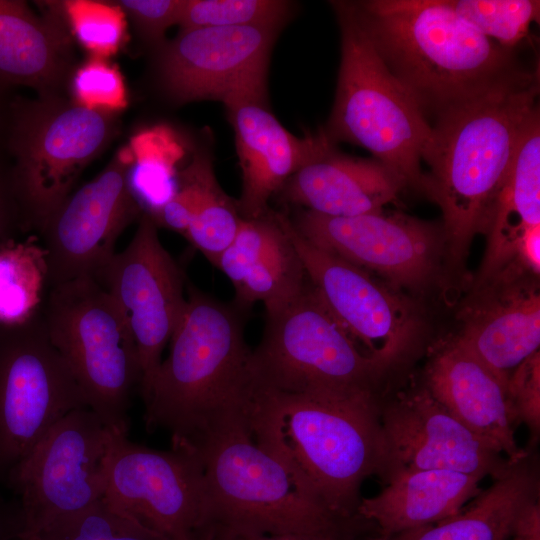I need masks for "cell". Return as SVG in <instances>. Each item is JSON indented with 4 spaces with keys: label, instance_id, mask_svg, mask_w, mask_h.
Returning a JSON list of instances; mask_svg holds the SVG:
<instances>
[{
    "label": "cell",
    "instance_id": "43",
    "mask_svg": "<svg viewBox=\"0 0 540 540\" xmlns=\"http://www.w3.org/2000/svg\"><path fill=\"white\" fill-rule=\"evenodd\" d=\"M20 540H39L36 535H22L19 536Z\"/></svg>",
    "mask_w": 540,
    "mask_h": 540
},
{
    "label": "cell",
    "instance_id": "11",
    "mask_svg": "<svg viewBox=\"0 0 540 540\" xmlns=\"http://www.w3.org/2000/svg\"><path fill=\"white\" fill-rule=\"evenodd\" d=\"M112 431L88 407L58 420L17 465L6 486L19 496L22 526L33 535L104 495V465Z\"/></svg>",
    "mask_w": 540,
    "mask_h": 540
},
{
    "label": "cell",
    "instance_id": "18",
    "mask_svg": "<svg viewBox=\"0 0 540 540\" xmlns=\"http://www.w3.org/2000/svg\"><path fill=\"white\" fill-rule=\"evenodd\" d=\"M380 421L391 470H451L484 479L497 477L511 464L449 413L425 386L380 408Z\"/></svg>",
    "mask_w": 540,
    "mask_h": 540
},
{
    "label": "cell",
    "instance_id": "24",
    "mask_svg": "<svg viewBox=\"0 0 540 540\" xmlns=\"http://www.w3.org/2000/svg\"><path fill=\"white\" fill-rule=\"evenodd\" d=\"M540 225V113L537 105L520 132L512 161L489 221L485 256L474 286L481 285L514 259L525 229Z\"/></svg>",
    "mask_w": 540,
    "mask_h": 540
},
{
    "label": "cell",
    "instance_id": "38",
    "mask_svg": "<svg viewBox=\"0 0 540 540\" xmlns=\"http://www.w3.org/2000/svg\"><path fill=\"white\" fill-rule=\"evenodd\" d=\"M185 0H121L122 10L148 39L159 41L167 28L179 24Z\"/></svg>",
    "mask_w": 540,
    "mask_h": 540
},
{
    "label": "cell",
    "instance_id": "40",
    "mask_svg": "<svg viewBox=\"0 0 540 540\" xmlns=\"http://www.w3.org/2000/svg\"><path fill=\"white\" fill-rule=\"evenodd\" d=\"M209 540H344L341 532H323L308 534L251 535L236 534L217 529H206L199 533Z\"/></svg>",
    "mask_w": 540,
    "mask_h": 540
},
{
    "label": "cell",
    "instance_id": "32",
    "mask_svg": "<svg viewBox=\"0 0 540 540\" xmlns=\"http://www.w3.org/2000/svg\"><path fill=\"white\" fill-rule=\"evenodd\" d=\"M56 3L66 28L93 57L106 59L124 44L125 12L116 2L68 0Z\"/></svg>",
    "mask_w": 540,
    "mask_h": 540
},
{
    "label": "cell",
    "instance_id": "44",
    "mask_svg": "<svg viewBox=\"0 0 540 540\" xmlns=\"http://www.w3.org/2000/svg\"><path fill=\"white\" fill-rule=\"evenodd\" d=\"M195 540H209L205 535H198Z\"/></svg>",
    "mask_w": 540,
    "mask_h": 540
},
{
    "label": "cell",
    "instance_id": "25",
    "mask_svg": "<svg viewBox=\"0 0 540 540\" xmlns=\"http://www.w3.org/2000/svg\"><path fill=\"white\" fill-rule=\"evenodd\" d=\"M55 7L42 17L24 1L0 0L1 87L24 85L42 92L63 76L70 40Z\"/></svg>",
    "mask_w": 540,
    "mask_h": 540
},
{
    "label": "cell",
    "instance_id": "42",
    "mask_svg": "<svg viewBox=\"0 0 540 540\" xmlns=\"http://www.w3.org/2000/svg\"><path fill=\"white\" fill-rule=\"evenodd\" d=\"M3 87L0 86V145L4 144L5 130H6V121H7V111L8 103H5L2 98Z\"/></svg>",
    "mask_w": 540,
    "mask_h": 540
},
{
    "label": "cell",
    "instance_id": "29",
    "mask_svg": "<svg viewBox=\"0 0 540 540\" xmlns=\"http://www.w3.org/2000/svg\"><path fill=\"white\" fill-rule=\"evenodd\" d=\"M282 229L279 236L252 257L242 281L235 288V302L245 309L258 301L265 307L281 302L307 283L303 264Z\"/></svg>",
    "mask_w": 540,
    "mask_h": 540
},
{
    "label": "cell",
    "instance_id": "3",
    "mask_svg": "<svg viewBox=\"0 0 540 540\" xmlns=\"http://www.w3.org/2000/svg\"><path fill=\"white\" fill-rule=\"evenodd\" d=\"M539 83L498 91L435 119L422 153L423 193L441 209L445 255L461 264L483 233L536 102Z\"/></svg>",
    "mask_w": 540,
    "mask_h": 540
},
{
    "label": "cell",
    "instance_id": "21",
    "mask_svg": "<svg viewBox=\"0 0 540 540\" xmlns=\"http://www.w3.org/2000/svg\"><path fill=\"white\" fill-rule=\"evenodd\" d=\"M226 108L242 171L238 211L244 219L258 218L269 211V199L286 181L332 142L323 130L293 135L261 102L241 101Z\"/></svg>",
    "mask_w": 540,
    "mask_h": 540
},
{
    "label": "cell",
    "instance_id": "28",
    "mask_svg": "<svg viewBox=\"0 0 540 540\" xmlns=\"http://www.w3.org/2000/svg\"><path fill=\"white\" fill-rule=\"evenodd\" d=\"M132 163L128 180L132 193L149 211L163 205L175 192L176 164L184 148L171 128L157 125L136 133L130 141Z\"/></svg>",
    "mask_w": 540,
    "mask_h": 540
},
{
    "label": "cell",
    "instance_id": "35",
    "mask_svg": "<svg viewBox=\"0 0 540 540\" xmlns=\"http://www.w3.org/2000/svg\"><path fill=\"white\" fill-rule=\"evenodd\" d=\"M216 181L208 157L196 155L177 180L174 194L159 208L148 213L155 224L181 233L187 231L209 187Z\"/></svg>",
    "mask_w": 540,
    "mask_h": 540
},
{
    "label": "cell",
    "instance_id": "33",
    "mask_svg": "<svg viewBox=\"0 0 540 540\" xmlns=\"http://www.w3.org/2000/svg\"><path fill=\"white\" fill-rule=\"evenodd\" d=\"M291 4L280 0H185L181 30L200 27L263 26L278 29Z\"/></svg>",
    "mask_w": 540,
    "mask_h": 540
},
{
    "label": "cell",
    "instance_id": "20",
    "mask_svg": "<svg viewBox=\"0 0 540 540\" xmlns=\"http://www.w3.org/2000/svg\"><path fill=\"white\" fill-rule=\"evenodd\" d=\"M425 387L449 413L509 463L527 453L516 442L507 383L458 338L446 343L426 368Z\"/></svg>",
    "mask_w": 540,
    "mask_h": 540
},
{
    "label": "cell",
    "instance_id": "30",
    "mask_svg": "<svg viewBox=\"0 0 540 540\" xmlns=\"http://www.w3.org/2000/svg\"><path fill=\"white\" fill-rule=\"evenodd\" d=\"M33 535L39 540H168L104 498L57 519Z\"/></svg>",
    "mask_w": 540,
    "mask_h": 540
},
{
    "label": "cell",
    "instance_id": "13",
    "mask_svg": "<svg viewBox=\"0 0 540 540\" xmlns=\"http://www.w3.org/2000/svg\"><path fill=\"white\" fill-rule=\"evenodd\" d=\"M279 219L313 290L358 347L385 373L408 355L422 329L415 305L400 290L301 236Z\"/></svg>",
    "mask_w": 540,
    "mask_h": 540
},
{
    "label": "cell",
    "instance_id": "8",
    "mask_svg": "<svg viewBox=\"0 0 540 540\" xmlns=\"http://www.w3.org/2000/svg\"><path fill=\"white\" fill-rule=\"evenodd\" d=\"M112 113L56 100L9 102L4 144L24 233L40 232L114 133Z\"/></svg>",
    "mask_w": 540,
    "mask_h": 540
},
{
    "label": "cell",
    "instance_id": "31",
    "mask_svg": "<svg viewBox=\"0 0 540 540\" xmlns=\"http://www.w3.org/2000/svg\"><path fill=\"white\" fill-rule=\"evenodd\" d=\"M447 4L477 31L498 45L516 50L539 22L536 0H446Z\"/></svg>",
    "mask_w": 540,
    "mask_h": 540
},
{
    "label": "cell",
    "instance_id": "10",
    "mask_svg": "<svg viewBox=\"0 0 540 540\" xmlns=\"http://www.w3.org/2000/svg\"><path fill=\"white\" fill-rule=\"evenodd\" d=\"M87 407L66 362L50 342L42 310L0 324V487L52 426Z\"/></svg>",
    "mask_w": 540,
    "mask_h": 540
},
{
    "label": "cell",
    "instance_id": "7",
    "mask_svg": "<svg viewBox=\"0 0 540 540\" xmlns=\"http://www.w3.org/2000/svg\"><path fill=\"white\" fill-rule=\"evenodd\" d=\"M43 321L89 409L112 431L126 434L142 368L131 331L106 289L80 277L51 288Z\"/></svg>",
    "mask_w": 540,
    "mask_h": 540
},
{
    "label": "cell",
    "instance_id": "22",
    "mask_svg": "<svg viewBox=\"0 0 540 540\" xmlns=\"http://www.w3.org/2000/svg\"><path fill=\"white\" fill-rule=\"evenodd\" d=\"M407 187L393 170L376 159L343 154L329 143L281 188V199L333 217L383 210Z\"/></svg>",
    "mask_w": 540,
    "mask_h": 540
},
{
    "label": "cell",
    "instance_id": "16",
    "mask_svg": "<svg viewBox=\"0 0 540 540\" xmlns=\"http://www.w3.org/2000/svg\"><path fill=\"white\" fill-rule=\"evenodd\" d=\"M277 30L263 26L181 30L160 55L159 74L165 91L181 103H264L270 50Z\"/></svg>",
    "mask_w": 540,
    "mask_h": 540
},
{
    "label": "cell",
    "instance_id": "5",
    "mask_svg": "<svg viewBox=\"0 0 540 540\" xmlns=\"http://www.w3.org/2000/svg\"><path fill=\"white\" fill-rule=\"evenodd\" d=\"M189 443L198 452L204 476L199 533L342 532L344 520L302 495L285 465L255 441L244 411L227 413Z\"/></svg>",
    "mask_w": 540,
    "mask_h": 540
},
{
    "label": "cell",
    "instance_id": "1",
    "mask_svg": "<svg viewBox=\"0 0 540 540\" xmlns=\"http://www.w3.org/2000/svg\"><path fill=\"white\" fill-rule=\"evenodd\" d=\"M380 408L373 391L251 388L245 412L255 441L285 465L298 491L348 520L363 481L391 470Z\"/></svg>",
    "mask_w": 540,
    "mask_h": 540
},
{
    "label": "cell",
    "instance_id": "9",
    "mask_svg": "<svg viewBox=\"0 0 540 540\" xmlns=\"http://www.w3.org/2000/svg\"><path fill=\"white\" fill-rule=\"evenodd\" d=\"M251 351V388L302 394L374 391L384 374L321 302L308 279L291 297L267 306Z\"/></svg>",
    "mask_w": 540,
    "mask_h": 540
},
{
    "label": "cell",
    "instance_id": "19",
    "mask_svg": "<svg viewBox=\"0 0 540 540\" xmlns=\"http://www.w3.org/2000/svg\"><path fill=\"white\" fill-rule=\"evenodd\" d=\"M536 277L510 265L474 287L460 313L458 340L506 383L524 360L539 351L540 293Z\"/></svg>",
    "mask_w": 540,
    "mask_h": 540
},
{
    "label": "cell",
    "instance_id": "27",
    "mask_svg": "<svg viewBox=\"0 0 540 540\" xmlns=\"http://www.w3.org/2000/svg\"><path fill=\"white\" fill-rule=\"evenodd\" d=\"M47 278L46 251L37 236L1 246L0 324H20L37 315Z\"/></svg>",
    "mask_w": 540,
    "mask_h": 540
},
{
    "label": "cell",
    "instance_id": "14",
    "mask_svg": "<svg viewBox=\"0 0 540 540\" xmlns=\"http://www.w3.org/2000/svg\"><path fill=\"white\" fill-rule=\"evenodd\" d=\"M292 221L316 247L378 276L397 290L425 288L446 253L443 225L384 210L352 217L306 209Z\"/></svg>",
    "mask_w": 540,
    "mask_h": 540
},
{
    "label": "cell",
    "instance_id": "23",
    "mask_svg": "<svg viewBox=\"0 0 540 540\" xmlns=\"http://www.w3.org/2000/svg\"><path fill=\"white\" fill-rule=\"evenodd\" d=\"M385 487L361 498L357 515L374 521L383 536L439 522L459 512L482 489L483 478L451 470L394 468Z\"/></svg>",
    "mask_w": 540,
    "mask_h": 540
},
{
    "label": "cell",
    "instance_id": "37",
    "mask_svg": "<svg viewBox=\"0 0 540 540\" xmlns=\"http://www.w3.org/2000/svg\"><path fill=\"white\" fill-rule=\"evenodd\" d=\"M509 410L515 425L524 423L537 438L540 431V352L524 360L509 376Z\"/></svg>",
    "mask_w": 540,
    "mask_h": 540
},
{
    "label": "cell",
    "instance_id": "15",
    "mask_svg": "<svg viewBox=\"0 0 540 540\" xmlns=\"http://www.w3.org/2000/svg\"><path fill=\"white\" fill-rule=\"evenodd\" d=\"M127 247L96 276L123 315L137 346L142 398L162 362V353L187 305L184 275L163 247L158 227L146 212Z\"/></svg>",
    "mask_w": 540,
    "mask_h": 540
},
{
    "label": "cell",
    "instance_id": "41",
    "mask_svg": "<svg viewBox=\"0 0 540 540\" xmlns=\"http://www.w3.org/2000/svg\"><path fill=\"white\" fill-rule=\"evenodd\" d=\"M510 540H540V504H530L518 518Z\"/></svg>",
    "mask_w": 540,
    "mask_h": 540
},
{
    "label": "cell",
    "instance_id": "6",
    "mask_svg": "<svg viewBox=\"0 0 540 540\" xmlns=\"http://www.w3.org/2000/svg\"><path fill=\"white\" fill-rule=\"evenodd\" d=\"M341 32L335 101L323 132L335 143L368 150L423 193L422 153L432 124L389 71L360 26L350 1L331 2Z\"/></svg>",
    "mask_w": 540,
    "mask_h": 540
},
{
    "label": "cell",
    "instance_id": "17",
    "mask_svg": "<svg viewBox=\"0 0 540 540\" xmlns=\"http://www.w3.org/2000/svg\"><path fill=\"white\" fill-rule=\"evenodd\" d=\"M131 163L129 147L122 148L96 178L70 194L40 230L51 288L80 277L95 279L114 256L120 234L142 216L129 185Z\"/></svg>",
    "mask_w": 540,
    "mask_h": 540
},
{
    "label": "cell",
    "instance_id": "2",
    "mask_svg": "<svg viewBox=\"0 0 540 540\" xmlns=\"http://www.w3.org/2000/svg\"><path fill=\"white\" fill-rule=\"evenodd\" d=\"M389 71L424 115L441 114L489 94L538 82L516 50L501 47L446 0L350 1Z\"/></svg>",
    "mask_w": 540,
    "mask_h": 540
},
{
    "label": "cell",
    "instance_id": "39",
    "mask_svg": "<svg viewBox=\"0 0 540 540\" xmlns=\"http://www.w3.org/2000/svg\"><path fill=\"white\" fill-rule=\"evenodd\" d=\"M24 233L20 211L15 200L8 171L0 167V247Z\"/></svg>",
    "mask_w": 540,
    "mask_h": 540
},
{
    "label": "cell",
    "instance_id": "26",
    "mask_svg": "<svg viewBox=\"0 0 540 540\" xmlns=\"http://www.w3.org/2000/svg\"><path fill=\"white\" fill-rule=\"evenodd\" d=\"M539 484L523 461L510 464L456 514L394 540H510L522 512L538 501Z\"/></svg>",
    "mask_w": 540,
    "mask_h": 540
},
{
    "label": "cell",
    "instance_id": "34",
    "mask_svg": "<svg viewBox=\"0 0 540 540\" xmlns=\"http://www.w3.org/2000/svg\"><path fill=\"white\" fill-rule=\"evenodd\" d=\"M241 220L237 203L215 181L206 192L184 237L215 265L233 241Z\"/></svg>",
    "mask_w": 540,
    "mask_h": 540
},
{
    "label": "cell",
    "instance_id": "36",
    "mask_svg": "<svg viewBox=\"0 0 540 540\" xmlns=\"http://www.w3.org/2000/svg\"><path fill=\"white\" fill-rule=\"evenodd\" d=\"M72 92L76 104L91 110L113 113L127 106L123 76L104 58L92 56L76 70Z\"/></svg>",
    "mask_w": 540,
    "mask_h": 540
},
{
    "label": "cell",
    "instance_id": "4",
    "mask_svg": "<svg viewBox=\"0 0 540 540\" xmlns=\"http://www.w3.org/2000/svg\"><path fill=\"white\" fill-rule=\"evenodd\" d=\"M245 311L189 287L169 354L143 398L148 431L191 442L225 414L245 410L252 351L244 339Z\"/></svg>",
    "mask_w": 540,
    "mask_h": 540
},
{
    "label": "cell",
    "instance_id": "12",
    "mask_svg": "<svg viewBox=\"0 0 540 540\" xmlns=\"http://www.w3.org/2000/svg\"><path fill=\"white\" fill-rule=\"evenodd\" d=\"M103 498L168 540H195L205 512L203 468L195 447L172 441L156 450L113 432Z\"/></svg>",
    "mask_w": 540,
    "mask_h": 540
}]
</instances>
